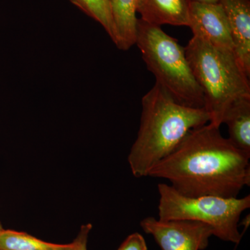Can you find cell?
<instances>
[{
	"label": "cell",
	"instance_id": "5",
	"mask_svg": "<svg viewBox=\"0 0 250 250\" xmlns=\"http://www.w3.org/2000/svg\"><path fill=\"white\" fill-rule=\"evenodd\" d=\"M159 219L184 220L207 224L214 236L239 244L243 235L238 230L241 214L250 207V195L238 197H188L166 184L158 185Z\"/></svg>",
	"mask_w": 250,
	"mask_h": 250
},
{
	"label": "cell",
	"instance_id": "3",
	"mask_svg": "<svg viewBox=\"0 0 250 250\" xmlns=\"http://www.w3.org/2000/svg\"><path fill=\"white\" fill-rule=\"evenodd\" d=\"M184 49L192 74L203 92L205 108L210 116L209 123L220 127L233 103L250 98V78L231 49L216 47L194 36Z\"/></svg>",
	"mask_w": 250,
	"mask_h": 250
},
{
	"label": "cell",
	"instance_id": "10",
	"mask_svg": "<svg viewBox=\"0 0 250 250\" xmlns=\"http://www.w3.org/2000/svg\"><path fill=\"white\" fill-rule=\"evenodd\" d=\"M116 29V45L118 49L128 50L135 45L138 18V0H109Z\"/></svg>",
	"mask_w": 250,
	"mask_h": 250
},
{
	"label": "cell",
	"instance_id": "12",
	"mask_svg": "<svg viewBox=\"0 0 250 250\" xmlns=\"http://www.w3.org/2000/svg\"><path fill=\"white\" fill-rule=\"evenodd\" d=\"M0 250H73V243L55 244L11 229L0 231Z\"/></svg>",
	"mask_w": 250,
	"mask_h": 250
},
{
	"label": "cell",
	"instance_id": "1",
	"mask_svg": "<svg viewBox=\"0 0 250 250\" xmlns=\"http://www.w3.org/2000/svg\"><path fill=\"white\" fill-rule=\"evenodd\" d=\"M250 156L208 124L194 128L149 171L188 197H237L250 185Z\"/></svg>",
	"mask_w": 250,
	"mask_h": 250
},
{
	"label": "cell",
	"instance_id": "16",
	"mask_svg": "<svg viewBox=\"0 0 250 250\" xmlns=\"http://www.w3.org/2000/svg\"><path fill=\"white\" fill-rule=\"evenodd\" d=\"M190 1H197L202 3H210V4H216L219 3V0H190Z\"/></svg>",
	"mask_w": 250,
	"mask_h": 250
},
{
	"label": "cell",
	"instance_id": "15",
	"mask_svg": "<svg viewBox=\"0 0 250 250\" xmlns=\"http://www.w3.org/2000/svg\"><path fill=\"white\" fill-rule=\"evenodd\" d=\"M91 224L82 225L81 227L80 232L75 239L74 240L73 250H87V242H88V235L91 231Z\"/></svg>",
	"mask_w": 250,
	"mask_h": 250
},
{
	"label": "cell",
	"instance_id": "2",
	"mask_svg": "<svg viewBox=\"0 0 250 250\" xmlns=\"http://www.w3.org/2000/svg\"><path fill=\"white\" fill-rule=\"evenodd\" d=\"M141 124L128 156L136 178L148 177L149 171L182 142L194 128L210 123L204 108L177 103L158 83L143 97Z\"/></svg>",
	"mask_w": 250,
	"mask_h": 250
},
{
	"label": "cell",
	"instance_id": "4",
	"mask_svg": "<svg viewBox=\"0 0 250 250\" xmlns=\"http://www.w3.org/2000/svg\"><path fill=\"white\" fill-rule=\"evenodd\" d=\"M135 45L148 70L177 103L193 108L205 107L203 92L195 80L185 49L159 26L138 19Z\"/></svg>",
	"mask_w": 250,
	"mask_h": 250
},
{
	"label": "cell",
	"instance_id": "11",
	"mask_svg": "<svg viewBox=\"0 0 250 250\" xmlns=\"http://www.w3.org/2000/svg\"><path fill=\"white\" fill-rule=\"evenodd\" d=\"M223 124L228 125V139L250 156V98L233 103L224 116Z\"/></svg>",
	"mask_w": 250,
	"mask_h": 250
},
{
	"label": "cell",
	"instance_id": "13",
	"mask_svg": "<svg viewBox=\"0 0 250 250\" xmlns=\"http://www.w3.org/2000/svg\"><path fill=\"white\" fill-rule=\"evenodd\" d=\"M83 13L100 23L114 43L116 41V29L112 16L109 0H70Z\"/></svg>",
	"mask_w": 250,
	"mask_h": 250
},
{
	"label": "cell",
	"instance_id": "14",
	"mask_svg": "<svg viewBox=\"0 0 250 250\" xmlns=\"http://www.w3.org/2000/svg\"><path fill=\"white\" fill-rule=\"evenodd\" d=\"M118 250H147L146 240L139 233L129 235Z\"/></svg>",
	"mask_w": 250,
	"mask_h": 250
},
{
	"label": "cell",
	"instance_id": "9",
	"mask_svg": "<svg viewBox=\"0 0 250 250\" xmlns=\"http://www.w3.org/2000/svg\"><path fill=\"white\" fill-rule=\"evenodd\" d=\"M189 0H138L136 11L141 21L160 27L163 24L188 26Z\"/></svg>",
	"mask_w": 250,
	"mask_h": 250
},
{
	"label": "cell",
	"instance_id": "6",
	"mask_svg": "<svg viewBox=\"0 0 250 250\" xmlns=\"http://www.w3.org/2000/svg\"><path fill=\"white\" fill-rule=\"evenodd\" d=\"M143 231L154 237L161 250H203L214 236L207 224L192 220H162L147 217L141 222Z\"/></svg>",
	"mask_w": 250,
	"mask_h": 250
},
{
	"label": "cell",
	"instance_id": "8",
	"mask_svg": "<svg viewBox=\"0 0 250 250\" xmlns=\"http://www.w3.org/2000/svg\"><path fill=\"white\" fill-rule=\"evenodd\" d=\"M231 30L234 53L240 65L250 77V0H219Z\"/></svg>",
	"mask_w": 250,
	"mask_h": 250
},
{
	"label": "cell",
	"instance_id": "17",
	"mask_svg": "<svg viewBox=\"0 0 250 250\" xmlns=\"http://www.w3.org/2000/svg\"><path fill=\"white\" fill-rule=\"evenodd\" d=\"M2 225H1V224L0 223V231H1V229H2Z\"/></svg>",
	"mask_w": 250,
	"mask_h": 250
},
{
	"label": "cell",
	"instance_id": "7",
	"mask_svg": "<svg viewBox=\"0 0 250 250\" xmlns=\"http://www.w3.org/2000/svg\"><path fill=\"white\" fill-rule=\"evenodd\" d=\"M194 37L234 51L228 18L220 3L188 1V26Z\"/></svg>",
	"mask_w": 250,
	"mask_h": 250
}]
</instances>
